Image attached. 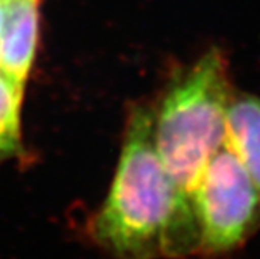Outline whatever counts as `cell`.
I'll return each mask as SVG.
<instances>
[{
    "label": "cell",
    "mask_w": 260,
    "mask_h": 259,
    "mask_svg": "<svg viewBox=\"0 0 260 259\" xmlns=\"http://www.w3.org/2000/svg\"><path fill=\"white\" fill-rule=\"evenodd\" d=\"M112 259H182L200 253L192 197L165 170L153 139V106L134 105L109 191L87 223Z\"/></svg>",
    "instance_id": "1"
},
{
    "label": "cell",
    "mask_w": 260,
    "mask_h": 259,
    "mask_svg": "<svg viewBox=\"0 0 260 259\" xmlns=\"http://www.w3.org/2000/svg\"><path fill=\"white\" fill-rule=\"evenodd\" d=\"M232 97L228 63L210 49L179 72L153 106V139L165 170L192 191L210 158L226 146V114Z\"/></svg>",
    "instance_id": "2"
},
{
    "label": "cell",
    "mask_w": 260,
    "mask_h": 259,
    "mask_svg": "<svg viewBox=\"0 0 260 259\" xmlns=\"http://www.w3.org/2000/svg\"><path fill=\"white\" fill-rule=\"evenodd\" d=\"M190 197L200 254L231 253L260 229V192L228 144L210 158Z\"/></svg>",
    "instance_id": "3"
},
{
    "label": "cell",
    "mask_w": 260,
    "mask_h": 259,
    "mask_svg": "<svg viewBox=\"0 0 260 259\" xmlns=\"http://www.w3.org/2000/svg\"><path fill=\"white\" fill-rule=\"evenodd\" d=\"M38 0H5L0 32V70L16 83H25L38 44Z\"/></svg>",
    "instance_id": "4"
},
{
    "label": "cell",
    "mask_w": 260,
    "mask_h": 259,
    "mask_svg": "<svg viewBox=\"0 0 260 259\" xmlns=\"http://www.w3.org/2000/svg\"><path fill=\"white\" fill-rule=\"evenodd\" d=\"M226 144L260 192V97H231L226 114Z\"/></svg>",
    "instance_id": "5"
},
{
    "label": "cell",
    "mask_w": 260,
    "mask_h": 259,
    "mask_svg": "<svg viewBox=\"0 0 260 259\" xmlns=\"http://www.w3.org/2000/svg\"><path fill=\"white\" fill-rule=\"evenodd\" d=\"M23 86L0 70V162L23 155L20 105Z\"/></svg>",
    "instance_id": "6"
},
{
    "label": "cell",
    "mask_w": 260,
    "mask_h": 259,
    "mask_svg": "<svg viewBox=\"0 0 260 259\" xmlns=\"http://www.w3.org/2000/svg\"><path fill=\"white\" fill-rule=\"evenodd\" d=\"M4 20H5V0H0V32L4 27Z\"/></svg>",
    "instance_id": "7"
}]
</instances>
